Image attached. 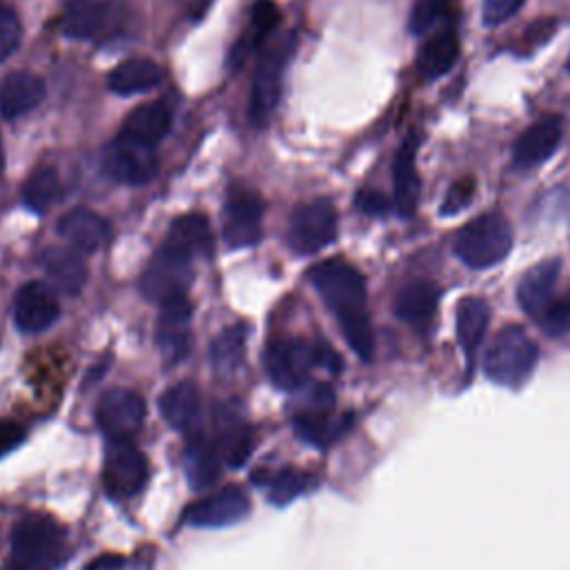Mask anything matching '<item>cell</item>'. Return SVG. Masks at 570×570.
<instances>
[{"instance_id": "obj_7", "label": "cell", "mask_w": 570, "mask_h": 570, "mask_svg": "<svg viewBox=\"0 0 570 570\" xmlns=\"http://www.w3.org/2000/svg\"><path fill=\"white\" fill-rule=\"evenodd\" d=\"M147 405L145 399L127 387H114L107 390L96 410L98 428L100 432L114 443V441H131L142 423H145Z\"/></svg>"}, {"instance_id": "obj_37", "label": "cell", "mask_w": 570, "mask_h": 570, "mask_svg": "<svg viewBox=\"0 0 570 570\" xmlns=\"http://www.w3.org/2000/svg\"><path fill=\"white\" fill-rule=\"evenodd\" d=\"M537 323L550 336L568 334L570 332V289L561 298H554Z\"/></svg>"}, {"instance_id": "obj_34", "label": "cell", "mask_w": 570, "mask_h": 570, "mask_svg": "<svg viewBox=\"0 0 570 570\" xmlns=\"http://www.w3.org/2000/svg\"><path fill=\"white\" fill-rule=\"evenodd\" d=\"M245 336H247V330L243 325H234L214 338L209 347V358L216 370L229 372L243 363Z\"/></svg>"}, {"instance_id": "obj_38", "label": "cell", "mask_w": 570, "mask_h": 570, "mask_svg": "<svg viewBox=\"0 0 570 570\" xmlns=\"http://www.w3.org/2000/svg\"><path fill=\"white\" fill-rule=\"evenodd\" d=\"M448 0H419L410 13V31L421 36L445 13Z\"/></svg>"}, {"instance_id": "obj_41", "label": "cell", "mask_w": 570, "mask_h": 570, "mask_svg": "<svg viewBox=\"0 0 570 570\" xmlns=\"http://www.w3.org/2000/svg\"><path fill=\"white\" fill-rule=\"evenodd\" d=\"M523 0H483L481 2V18L485 24L505 22L521 9Z\"/></svg>"}, {"instance_id": "obj_31", "label": "cell", "mask_w": 570, "mask_h": 570, "mask_svg": "<svg viewBox=\"0 0 570 570\" xmlns=\"http://www.w3.org/2000/svg\"><path fill=\"white\" fill-rule=\"evenodd\" d=\"M163 80V69L149 58H129L109 73V89L129 96L154 89Z\"/></svg>"}, {"instance_id": "obj_4", "label": "cell", "mask_w": 570, "mask_h": 570, "mask_svg": "<svg viewBox=\"0 0 570 570\" xmlns=\"http://www.w3.org/2000/svg\"><path fill=\"white\" fill-rule=\"evenodd\" d=\"M512 247L510 223L501 214H483L470 220L454 238L456 256L472 269L501 263Z\"/></svg>"}, {"instance_id": "obj_1", "label": "cell", "mask_w": 570, "mask_h": 570, "mask_svg": "<svg viewBox=\"0 0 570 570\" xmlns=\"http://www.w3.org/2000/svg\"><path fill=\"white\" fill-rule=\"evenodd\" d=\"M309 281L336 316L341 332L358 358L370 361L374 354V332L367 314L365 281L358 269L345 261H325L312 267Z\"/></svg>"}, {"instance_id": "obj_30", "label": "cell", "mask_w": 570, "mask_h": 570, "mask_svg": "<svg viewBox=\"0 0 570 570\" xmlns=\"http://www.w3.org/2000/svg\"><path fill=\"white\" fill-rule=\"evenodd\" d=\"M490 323V307L479 296H465L456 305V338L465 356L472 358L479 350Z\"/></svg>"}, {"instance_id": "obj_24", "label": "cell", "mask_w": 570, "mask_h": 570, "mask_svg": "<svg viewBox=\"0 0 570 570\" xmlns=\"http://www.w3.org/2000/svg\"><path fill=\"white\" fill-rule=\"evenodd\" d=\"M45 98V82L29 71H13L0 82V116L18 118L33 107H38Z\"/></svg>"}, {"instance_id": "obj_5", "label": "cell", "mask_w": 570, "mask_h": 570, "mask_svg": "<svg viewBox=\"0 0 570 570\" xmlns=\"http://www.w3.org/2000/svg\"><path fill=\"white\" fill-rule=\"evenodd\" d=\"M102 171L125 185H145L156 176L158 158L151 145L134 140L129 136H118L105 145L100 154Z\"/></svg>"}, {"instance_id": "obj_20", "label": "cell", "mask_w": 570, "mask_h": 570, "mask_svg": "<svg viewBox=\"0 0 570 570\" xmlns=\"http://www.w3.org/2000/svg\"><path fill=\"white\" fill-rule=\"evenodd\" d=\"M220 456L216 445L200 432H191L183 448V472L191 490H205L220 476Z\"/></svg>"}, {"instance_id": "obj_46", "label": "cell", "mask_w": 570, "mask_h": 570, "mask_svg": "<svg viewBox=\"0 0 570 570\" xmlns=\"http://www.w3.org/2000/svg\"><path fill=\"white\" fill-rule=\"evenodd\" d=\"M568 69H570V58H568Z\"/></svg>"}, {"instance_id": "obj_18", "label": "cell", "mask_w": 570, "mask_h": 570, "mask_svg": "<svg viewBox=\"0 0 570 570\" xmlns=\"http://www.w3.org/2000/svg\"><path fill=\"white\" fill-rule=\"evenodd\" d=\"M557 278H559V261H554V258L537 263L521 276L519 287H517V298H519L521 309L528 316H532L537 321L543 316V312L554 301Z\"/></svg>"}, {"instance_id": "obj_21", "label": "cell", "mask_w": 570, "mask_h": 570, "mask_svg": "<svg viewBox=\"0 0 570 570\" xmlns=\"http://www.w3.org/2000/svg\"><path fill=\"white\" fill-rule=\"evenodd\" d=\"M561 120L550 118L528 127L512 147V160L519 169H530L548 160L561 142Z\"/></svg>"}, {"instance_id": "obj_9", "label": "cell", "mask_w": 570, "mask_h": 570, "mask_svg": "<svg viewBox=\"0 0 570 570\" xmlns=\"http://www.w3.org/2000/svg\"><path fill=\"white\" fill-rule=\"evenodd\" d=\"M336 236V212L325 198L298 205L287 225V243L298 254H314Z\"/></svg>"}, {"instance_id": "obj_12", "label": "cell", "mask_w": 570, "mask_h": 570, "mask_svg": "<svg viewBox=\"0 0 570 570\" xmlns=\"http://www.w3.org/2000/svg\"><path fill=\"white\" fill-rule=\"evenodd\" d=\"M263 200L247 187H232L225 198L223 236L229 247L254 245L261 236Z\"/></svg>"}, {"instance_id": "obj_40", "label": "cell", "mask_w": 570, "mask_h": 570, "mask_svg": "<svg viewBox=\"0 0 570 570\" xmlns=\"http://www.w3.org/2000/svg\"><path fill=\"white\" fill-rule=\"evenodd\" d=\"M472 194H474V180H472L470 176H468V178L456 180V183L448 189V194H445V198H443L441 214L452 216V214L461 212L463 207H468V203H470Z\"/></svg>"}, {"instance_id": "obj_14", "label": "cell", "mask_w": 570, "mask_h": 570, "mask_svg": "<svg viewBox=\"0 0 570 570\" xmlns=\"http://www.w3.org/2000/svg\"><path fill=\"white\" fill-rule=\"evenodd\" d=\"M249 514V497L238 485H225L207 499L185 508V521L196 528H227Z\"/></svg>"}, {"instance_id": "obj_28", "label": "cell", "mask_w": 570, "mask_h": 570, "mask_svg": "<svg viewBox=\"0 0 570 570\" xmlns=\"http://www.w3.org/2000/svg\"><path fill=\"white\" fill-rule=\"evenodd\" d=\"M439 287L432 281H412L399 289L394 314L410 325H425L436 309Z\"/></svg>"}, {"instance_id": "obj_42", "label": "cell", "mask_w": 570, "mask_h": 570, "mask_svg": "<svg viewBox=\"0 0 570 570\" xmlns=\"http://www.w3.org/2000/svg\"><path fill=\"white\" fill-rule=\"evenodd\" d=\"M356 207L370 216H381L390 209V200L381 194V191H372V189H365L356 196Z\"/></svg>"}, {"instance_id": "obj_35", "label": "cell", "mask_w": 570, "mask_h": 570, "mask_svg": "<svg viewBox=\"0 0 570 570\" xmlns=\"http://www.w3.org/2000/svg\"><path fill=\"white\" fill-rule=\"evenodd\" d=\"M58 194H60V178L49 167L36 169L22 187V200L33 212H45L47 207H51Z\"/></svg>"}, {"instance_id": "obj_22", "label": "cell", "mask_w": 570, "mask_h": 570, "mask_svg": "<svg viewBox=\"0 0 570 570\" xmlns=\"http://www.w3.org/2000/svg\"><path fill=\"white\" fill-rule=\"evenodd\" d=\"M114 20V4L109 0H71L62 16V31L76 40L98 38Z\"/></svg>"}, {"instance_id": "obj_32", "label": "cell", "mask_w": 570, "mask_h": 570, "mask_svg": "<svg viewBox=\"0 0 570 570\" xmlns=\"http://www.w3.org/2000/svg\"><path fill=\"white\" fill-rule=\"evenodd\" d=\"M252 481L267 490V499L274 505H287L289 501L305 494L314 485V479L296 468H283L278 472L258 470L252 474Z\"/></svg>"}, {"instance_id": "obj_29", "label": "cell", "mask_w": 570, "mask_h": 570, "mask_svg": "<svg viewBox=\"0 0 570 570\" xmlns=\"http://www.w3.org/2000/svg\"><path fill=\"white\" fill-rule=\"evenodd\" d=\"M165 247L194 258L196 254H209L212 252V229L207 223V216L203 214H185L174 220Z\"/></svg>"}, {"instance_id": "obj_43", "label": "cell", "mask_w": 570, "mask_h": 570, "mask_svg": "<svg viewBox=\"0 0 570 570\" xmlns=\"http://www.w3.org/2000/svg\"><path fill=\"white\" fill-rule=\"evenodd\" d=\"M22 436H24V432L20 425H16L11 421H0V456L9 454L13 448H18Z\"/></svg>"}, {"instance_id": "obj_2", "label": "cell", "mask_w": 570, "mask_h": 570, "mask_svg": "<svg viewBox=\"0 0 570 570\" xmlns=\"http://www.w3.org/2000/svg\"><path fill=\"white\" fill-rule=\"evenodd\" d=\"M539 347L519 325L503 327L483 354V372L492 383L503 387L523 385L534 372Z\"/></svg>"}, {"instance_id": "obj_26", "label": "cell", "mask_w": 570, "mask_h": 570, "mask_svg": "<svg viewBox=\"0 0 570 570\" xmlns=\"http://www.w3.org/2000/svg\"><path fill=\"white\" fill-rule=\"evenodd\" d=\"M42 265H45L49 278L65 294L73 296L85 287L87 263L78 249H69V247H60V245L47 247L42 254Z\"/></svg>"}, {"instance_id": "obj_33", "label": "cell", "mask_w": 570, "mask_h": 570, "mask_svg": "<svg viewBox=\"0 0 570 570\" xmlns=\"http://www.w3.org/2000/svg\"><path fill=\"white\" fill-rule=\"evenodd\" d=\"M459 58V38L452 31L432 36L419 51L416 67L425 80H434L452 69Z\"/></svg>"}, {"instance_id": "obj_39", "label": "cell", "mask_w": 570, "mask_h": 570, "mask_svg": "<svg viewBox=\"0 0 570 570\" xmlns=\"http://www.w3.org/2000/svg\"><path fill=\"white\" fill-rule=\"evenodd\" d=\"M20 20L18 16L7 9V7H0V62H4L18 47L20 42Z\"/></svg>"}, {"instance_id": "obj_16", "label": "cell", "mask_w": 570, "mask_h": 570, "mask_svg": "<svg viewBox=\"0 0 570 570\" xmlns=\"http://www.w3.org/2000/svg\"><path fill=\"white\" fill-rule=\"evenodd\" d=\"M216 450L225 465L243 468L254 450V432L240 419L238 410L218 405L216 410Z\"/></svg>"}, {"instance_id": "obj_3", "label": "cell", "mask_w": 570, "mask_h": 570, "mask_svg": "<svg viewBox=\"0 0 570 570\" xmlns=\"http://www.w3.org/2000/svg\"><path fill=\"white\" fill-rule=\"evenodd\" d=\"M62 530L49 517L16 523L9 546V570H53L62 559Z\"/></svg>"}, {"instance_id": "obj_27", "label": "cell", "mask_w": 570, "mask_h": 570, "mask_svg": "<svg viewBox=\"0 0 570 570\" xmlns=\"http://www.w3.org/2000/svg\"><path fill=\"white\" fill-rule=\"evenodd\" d=\"M169 127H171V109L165 102L154 100V102L138 105L127 114L122 122V136L154 145L169 131Z\"/></svg>"}, {"instance_id": "obj_36", "label": "cell", "mask_w": 570, "mask_h": 570, "mask_svg": "<svg viewBox=\"0 0 570 570\" xmlns=\"http://www.w3.org/2000/svg\"><path fill=\"white\" fill-rule=\"evenodd\" d=\"M281 13H278V7L272 2V0H258L254 4V13H252V36L245 40V45H238V53H240V60L245 58L247 49L252 47H258L269 33L272 29L276 27Z\"/></svg>"}, {"instance_id": "obj_25", "label": "cell", "mask_w": 570, "mask_h": 570, "mask_svg": "<svg viewBox=\"0 0 570 570\" xmlns=\"http://www.w3.org/2000/svg\"><path fill=\"white\" fill-rule=\"evenodd\" d=\"M158 410L171 428L191 434L200 419V392L194 383L180 381L160 394Z\"/></svg>"}, {"instance_id": "obj_11", "label": "cell", "mask_w": 570, "mask_h": 570, "mask_svg": "<svg viewBox=\"0 0 570 570\" xmlns=\"http://www.w3.org/2000/svg\"><path fill=\"white\" fill-rule=\"evenodd\" d=\"M189 283L191 258L163 245L140 276V292L145 298L163 305L176 296H185Z\"/></svg>"}, {"instance_id": "obj_44", "label": "cell", "mask_w": 570, "mask_h": 570, "mask_svg": "<svg viewBox=\"0 0 570 570\" xmlns=\"http://www.w3.org/2000/svg\"><path fill=\"white\" fill-rule=\"evenodd\" d=\"M120 563H122L120 557H111V554H109V557H102V559L94 561L87 570H100V568H105V566H114V568H116V566H120Z\"/></svg>"}, {"instance_id": "obj_17", "label": "cell", "mask_w": 570, "mask_h": 570, "mask_svg": "<svg viewBox=\"0 0 570 570\" xmlns=\"http://www.w3.org/2000/svg\"><path fill=\"white\" fill-rule=\"evenodd\" d=\"M60 314L56 296L38 281L22 285L13 298V318L22 332H42Z\"/></svg>"}, {"instance_id": "obj_45", "label": "cell", "mask_w": 570, "mask_h": 570, "mask_svg": "<svg viewBox=\"0 0 570 570\" xmlns=\"http://www.w3.org/2000/svg\"><path fill=\"white\" fill-rule=\"evenodd\" d=\"M0 167H2V154H0Z\"/></svg>"}, {"instance_id": "obj_8", "label": "cell", "mask_w": 570, "mask_h": 570, "mask_svg": "<svg viewBox=\"0 0 570 570\" xmlns=\"http://www.w3.org/2000/svg\"><path fill=\"white\" fill-rule=\"evenodd\" d=\"M289 51H292V38H285L283 42L269 47L258 60L254 82H252V94H249V118L258 127H263L272 118V111L278 105L283 69L289 58Z\"/></svg>"}, {"instance_id": "obj_19", "label": "cell", "mask_w": 570, "mask_h": 570, "mask_svg": "<svg viewBox=\"0 0 570 570\" xmlns=\"http://www.w3.org/2000/svg\"><path fill=\"white\" fill-rule=\"evenodd\" d=\"M58 234L78 252H96L107 245L111 236L109 223L91 209H69L58 220Z\"/></svg>"}, {"instance_id": "obj_6", "label": "cell", "mask_w": 570, "mask_h": 570, "mask_svg": "<svg viewBox=\"0 0 570 570\" xmlns=\"http://www.w3.org/2000/svg\"><path fill=\"white\" fill-rule=\"evenodd\" d=\"M149 476L147 456L131 441H114L107 448L102 465L105 492L111 499H129L142 490Z\"/></svg>"}, {"instance_id": "obj_10", "label": "cell", "mask_w": 570, "mask_h": 570, "mask_svg": "<svg viewBox=\"0 0 570 570\" xmlns=\"http://www.w3.org/2000/svg\"><path fill=\"white\" fill-rule=\"evenodd\" d=\"M318 363V347L303 338H278L269 343L265 365L272 383L285 392L298 390Z\"/></svg>"}, {"instance_id": "obj_23", "label": "cell", "mask_w": 570, "mask_h": 570, "mask_svg": "<svg viewBox=\"0 0 570 570\" xmlns=\"http://www.w3.org/2000/svg\"><path fill=\"white\" fill-rule=\"evenodd\" d=\"M416 147L419 138L412 134L403 140L394 158V198L392 205L401 216H410L419 200V174H416Z\"/></svg>"}, {"instance_id": "obj_13", "label": "cell", "mask_w": 570, "mask_h": 570, "mask_svg": "<svg viewBox=\"0 0 570 570\" xmlns=\"http://www.w3.org/2000/svg\"><path fill=\"white\" fill-rule=\"evenodd\" d=\"M332 405H334L332 390L327 385H316L309 396V405L298 410L292 419V428L296 436L318 448L336 441L347 430L350 419H332L330 416Z\"/></svg>"}, {"instance_id": "obj_15", "label": "cell", "mask_w": 570, "mask_h": 570, "mask_svg": "<svg viewBox=\"0 0 570 570\" xmlns=\"http://www.w3.org/2000/svg\"><path fill=\"white\" fill-rule=\"evenodd\" d=\"M189 318H191V303L187 301V294L163 303L156 341L163 356L169 363L183 361L191 350Z\"/></svg>"}]
</instances>
